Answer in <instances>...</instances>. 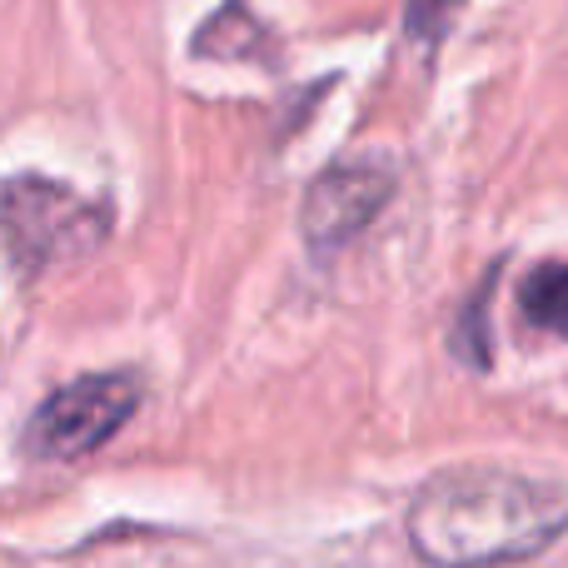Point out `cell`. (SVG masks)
<instances>
[{
    "instance_id": "1",
    "label": "cell",
    "mask_w": 568,
    "mask_h": 568,
    "mask_svg": "<svg viewBox=\"0 0 568 568\" xmlns=\"http://www.w3.org/2000/svg\"><path fill=\"white\" fill-rule=\"evenodd\" d=\"M568 534V484L509 464H449L414 489L404 539L429 568H514Z\"/></svg>"
},
{
    "instance_id": "2",
    "label": "cell",
    "mask_w": 568,
    "mask_h": 568,
    "mask_svg": "<svg viewBox=\"0 0 568 568\" xmlns=\"http://www.w3.org/2000/svg\"><path fill=\"white\" fill-rule=\"evenodd\" d=\"M110 205L60 185L50 175L0 180V250L20 280L80 265L110 240Z\"/></svg>"
},
{
    "instance_id": "3",
    "label": "cell",
    "mask_w": 568,
    "mask_h": 568,
    "mask_svg": "<svg viewBox=\"0 0 568 568\" xmlns=\"http://www.w3.org/2000/svg\"><path fill=\"white\" fill-rule=\"evenodd\" d=\"M145 384L130 369H95L60 384L40 399L26 424V449L36 459H85L135 419Z\"/></svg>"
},
{
    "instance_id": "4",
    "label": "cell",
    "mask_w": 568,
    "mask_h": 568,
    "mask_svg": "<svg viewBox=\"0 0 568 568\" xmlns=\"http://www.w3.org/2000/svg\"><path fill=\"white\" fill-rule=\"evenodd\" d=\"M399 180L394 165L364 155V160H339V165H324L310 180L300 200V235L314 255H334L349 240H359L364 230L379 220V210L394 200Z\"/></svg>"
},
{
    "instance_id": "5",
    "label": "cell",
    "mask_w": 568,
    "mask_h": 568,
    "mask_svg": "<svg viewBox=\"0 0 568 568\" xmlns=\"http://www.w3.org/2000/svg\"><path fill=\"white\" fill-rule=\"evenodd\" d=\"M270 50V30L255 20V10L245 0H225L205 26L190 40V55L195 60H255Z\"/></svg>"
},
{
    "instance_id": "6",
    "label": "cell",
    "mask_w": 568,
    "mask_h": 568,
    "mask_svg": "<svg viewBox=\"0 0 568 568\" xmlns=\"http://www.w3.org/2000/svg\"><path fill=\"white\" fill-rule=\"evenodd\" d=\"M519 314L534 329L554 334V339H568V260H549V265L524 275Z\"/></svg>"
},
{
    "instance_id": "7",
    "label": "cell",
    "mask_w": 568,
    "mask_h": 568,
    "mask_svg": "<svg viewBox=\"0 0 568 568\" xmlns=\"http://www.w3.org/2000/svg\"><path fill=\"white\" fill-rule=\"evenodd\" d=\"M464 0H409L404 6V30H409L414 45H439L444 36H449V26L459 20Z\"/></svg>"
}]
</instances>
